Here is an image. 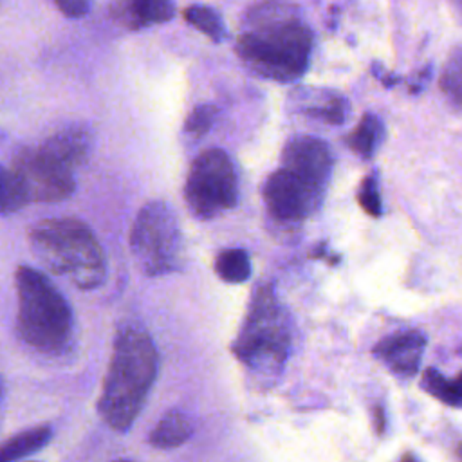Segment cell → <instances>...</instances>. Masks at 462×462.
<instances>
[{"label": "cell", "mask_w": 462, "mask_h": 462, "mask_svg": "<svg viewBox=\"0 0 462 462\" xmlns=\"http://www.w3.org/2000/svg\"><path fill=\"white\" fill-rule=\"evenodd\" d=\"M422 386L446 404L462 406V374L455 379H446L440 372L430 368L422 374Z\"/></svg>", "instance_id": "cell-19"}, {"label": "cell", "mask_w": 462, "mask_h": 462, "mask_svg": "<svg viewBox=\"0 0 462 462\" xmlns=\"http://www.w3.org/2000/svg\"><path fill=\"white\" fill-rule=\"evenodd\" d=\"M426 339L420 332H402L383 339L375 354L397 374L413 375L419 368Z\"/></svg>", "instance_id": "cell-11"}, {"label": "cell", "mask_w": 462, "mask_h": 462, "mask_svg": "<svg viewBox=\"0 0 462 462\" xmlns=\"http://www.w3.org/2000/svg\"><path fill=\"white\" fill-rule=\"evenodd\" d=\"M282 166L296 173L312 188L323 191L332 170L327 144L310 135L292 137L282 152Z\"/></svg>", "instance_id": "cell-10"}, {"label": "cell", "mask_w": 462, "mask_h": 462, "mask_svg": "<svg viewBox=\"0 0 462 462\" xmlns=\"http://www.w3.org/2000/svg\"><path fill=\"white\" fill-rule=\"evenodd\" d=\"M175 14L173 0H114L112 16L128 29L164 23Z\"/></svg>", "instance_id": "cell-12"}, {"label": "cell", "mask_w": 462, "mask_h": 462, "mask_svg": "<svg viewBox=\"0 0 462 462\" xmlns=\"http://www.w3.org/2000/svg\"><path fill=\"white\" fill-rule=\"evenodd\" d=\"M157 370L159 356L150 334L135 325L121 327L97 401L105 424L116 431L130 430L148 399Z\"/></svg>", "instance_id": "cell-2"}, {"label": "cell", "mask_w": 462, "mask_h": 462, "mask_svg": "<svg viewBox=\"0 0 462 462\" xmlns=\"http://www.w3.org/2000/svg\"><path fill=\"white\" fill-rule=\"evenodd\" d=\"M2 393H4V379L0 375V399H2Z\"/></svg>", "instance_id": "cell-26"}, {"label": "cell", "mask_w": 462, "mask_h": 462, "mask_svg": "<svg viewBox=\"0 0 462 462\" xmlns=\"http://www.w3.org/2000/svg\"><path fill=\"white\" fill-rule=\"evenodd\" d=\"M13 170L29 202H58L76 189L74 170L42 146L20 150L14 155Z\"/></svg>", "instance_id": "cell-8"}, {"label": "cell", "mask_w": 462, "mask_h": 462, "mask_svg": "<svg viewBox=\"0 0 462 462\" xmlns=\"http://www.w3.org/2000/svg\"><path fill=\"white\" fill-rule=\"evenodd\" d=\"M27 236L40 263L58 276H67L78 289L92 291L105 282V253L83 220L43 218L31 226Z\"/></svg>", "instance_id": "cell-3"}, {"label": "cell", "mask_w": 462, "mask_h": 462, "mask_svg": "<svg viewBox=\"0 0 462 462\" xmlns=\"http://www.w3.org/2000/svg\"><path fill=\"white\" fill-rule=\"evenodd\" d=\"M215 273L227 283H242L251 276V260L244 249H224L215 258Z\"/></svg>", "instance_id": "cell-16"}, {"label": "cell", "mask_w": 462, "mask_h": 462, "mask_svg": "<svg viewBox=\"0 0 462 462\" xmlns=\"http://www.w3.org/2000/svg\"><path fill=\"white\" fill-rule=\"evenodd\" d=\"M307 114L323 119L330 125H339L345 119V103L337 96H330L328 99H323L321 105H312L307 108Z\"/></svg>", "instance_id": "cell-23"}, {"label": "cell", "mask_w": 462, "mask_h": 462, "mask_svg": "<svg viewBox=\"0 0 462 462\" xmlns=\"http://www.w3.org/2000/svg\"><path fill=\"white\" fill-rule=\"evenodd\" d=\"M440 88L451 101L462 105V45L449 54L440 74Z\"/></svg>", "instance_id": "cell-21"}, {"label": "cell", "mask_w": 462, "mask_h": 462, "mask_svg": "<svg viewBox=\"0 0 462 462\" xmlns=\"http://www.w3.org/2000/svg\"><path fill=\"white\" fill-rule=\"evenodd\" d=\"M195 431L193 420L182 411H170L152 430L148 440L157 449H171L184 444Z\"/></svg>", "instance_id": "cell-14"}, {"label": "cell", "mask_w": 462, "mask_h": 462, "mask_svg": "<svg viewBox=\"0 0 462 462\" xmlns=\"http://www.w3.org/2000/svg\"><path fill=\"white\" fill-rule=\"evenodd\" d=\"M359 204L365 208L366 213L379 217L381 215V197L377 189V180L374 175H368L363 180L361 191H359Z\"/></svg>", "instance_id": "cell-24"}, {"label": "cell", "mask_w": 462, "mask_h": 462, "mask_svg": "<svg viewBox=\"0 0 462 462\" xmlns=\"http://www.w3.org/2000/svg\"><path fill=\"white\" fill-rule=\"evenodd\" d=\"M383 134V125L377 116L374 114H365L359 125L354 128V132L346 137V144L361 157L368 159L372 157L379 137Z\"/></svg>", "instance_id": "cell-17"}, {"label": "cell", "mask_w": 462, "mask_h": 462, "mask_svg": "<svg viewBox=\"0 0 462 462\" xmlns=\"http://www.w3.org/2000/svg\"><path fill=\"white\" fill-rule=\"evenodd\" d=\"M16 328L25 345L47 356L65 354L74 339V316L58 287L40 271L20 265L14 273Z\"/></svg>", "instance_id": "cell-4"}, {"label": "cell", "mask_w": 462, "mask_h": 462, "mask_svg": "<svg viewBox=\"0 0 462 462\" xmlns=\"http://www.w3.org/2000/svg\"><path fill=\"white\" fill-rule=\"evenodd\" d=\"M51 437L52 431L47 426L29 428L0 446V462H16L31 453H36L51 440Z\"/></svg>", "instance_id": "cell-15"}, {"label": "cell", "mask_w": 462, "mask_h": 462, "mask_svg": "<svg viewBox=\"0 0 462 462\" xmlns=\"http://www.w3.org/2000/svg\"><path fill=\"white\" fill-rule=\"evenodd\" d=\"M184 202L199 220H211L238 202V177L231 157L220 148L195 157L184 182Z\"/></svg>", "instance_id": "cell-7"}, {"label": "cell", "mask_w": 462, "mask_h": 462, "mask_svg": "<svg viewBox=\"0 0 462 462\" xmlns=\"http://www.w3.org/2000/svg\"><path fill=\"white\" fill-rule=\"evenodd\" d=\"M289 325L273 289L260 287L249 305L233 352L242 365L254 372L282 366L289 352Z\"/></svg>", "instance_id": "cell-5"}, {"label": "cell", "mask_w": 462, "mask_h": 462, "mask_svg": "<svg viewBox=\"0 0 462 462\" xmlns=\"http://www.w3.org/2000/svg\"><path fill=\"white\" fill-rule=\"evenodd\" d=\"M402 462H413V460H411V458H404Z\"/></svg>", "instance_id": "cell-28"}, {"label": "cell", "mask_w": 462, "mask_h": 462, "mask_svg": "<svg viewBox=\"0 0 462 462\" xmlns=\"http://www.w3.org/2000/svg\"><path fill=\"white\" fill-rule=\"evenodd\" d=\"M114 462H132V460H126V458H116Z\"/></svg>", "instance_id": "cell-27"}, {"label": "cell", "mask_w": 462, "mask_h": 462, "mask_svg": "<svg viewBox=\"0 0 462 462\" xmlns=\"http://www.w3.org/2000/svg\"><path fill=\"white\" fill-rule=\"evenodd\" d=\"M29 204L23 186L14 170L0 164V215H11Z\"/></svg>", "instance_id": "cell-20"}, {"label": "cell", "mask_w": 462, "mask_h": 462, "mask_svg": "<svg viewBox=\"0 0 462 462\" xmlns=\"http://www.w3.org/2000/svg\"><path fill=\"white\" fill-rule=\"evenodd\" d=\"M217 116H218V108L215 105H209V103L199 105L186 117L184 132H188V134H191L195 137H200L206 132H209V128L217 121Z\"/></svg>", "instance_id": "cell-22"}, {"label": "cell", "mask_w": 462, "mask_h": 462, "mask_svg": "<svg viewBox=\"0 0 462 462\" xmlns=\"http://www.w3.org/2000/svg\"><path fill=\"white\" fill-rule=\"evenodd\" d=\"M92 0H54L56 7L69 18H81L88 13Z\"/></svg>", "instance_id": "cell-25"}, {"label": "cell", "mask_w": 462, "mask_h": 462, "mask_svg": "<svg viewBox=\"0 0 462 462\" xmlns=\"http://www.w3.org/2000/svg\"><path fill=\"white\" fill-rule=\"evenodd\" d=\"M184 20L193 25L197 31L206 34L211 42L218 43L226 36V25L220 18V14L208 5H189L182 13Z\"/></svg>", "instance_id": "cell-18"}, {"label": "cell", "mask_w": 462, "mask_h": 462, "mask_svg": "<svg viewBox=\"0 0 462 462\" xmlns=\"http://www.w3.org/2000/svg\"><path fill=\"white\" fill-rule=\"evenodd\" d=\"M319 189L307 184L287 168L273 171L263 184V202L271 217L282 222L305 218L321 199Z\"/></svg>", "instance_id": "cell-9"}, {"label": "cell", "mask_w": 462, "mask_h": 462, "mask_svg": "<svg viewBox=\"0 0 462 462\" xmlns=\"http://www.w3.org/2000/svg\"><path fill=\"white\" fill-rule=\"evenodd\" d=\"M460 4H462V0H460Z\"/></svg>", "instance_id": "cell-29"}, {"label": "cell", "mask_w": 462, "mask_h": 462, "mask_svg": "<svg viewBox=\"0 0 462 462\" xmlns=\"http://www.w3.org/2000/svg\"><path fill=\"white\" fill-rule=\"evenodd\" d=\"M235 51L251 72L291 83L309 67L312 32L289 5L265 2L249 13Z\"/></svg>", "instance_id": "cell-1"}, {"label": "cell", "mask_w": 462, "mask_h": 462, "mask_svg": "<svg viewBox=\"0 0 462 462\" xmlns=\"http://www.w3.org/2000/svg\"><path fill=\"white\" fill-rule=\"evenodd\" d=\"M130 249L146 276H164L180 269L184 244L170 204L150 200L139 209L130 229Z\"/></svg>", "instance_id": "cell-6"}, {"label": "cell", "mask_w": 462, "mask_h": 462, "mask_svg": "<svg viewBox=\"0 0 462 462\" xmlns=\"http://www.w3.org/2000/svg\"><path fill=\"white\" fill-rule=\"evenodd\" d=\"M40 146L43 150H47L49 153H52L54 157H58L69 168L76 170L90 155L92 135L87 128L74 125V126H67V128L52 134Z\"/></svg>", "instance_id": "cell-13"}]
</instances>
